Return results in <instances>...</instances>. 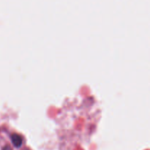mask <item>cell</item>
<instances>
[{"mask_svg":"<svg viewBox=\"0 0 150 150\" xmlns=\"http://www.w3.org/2000/svg\"><path fill=\"white\" fill-rule=\"evenodd\" d=\"M11 141L13 144L17 148L20 147L22 145V142H23L21 136H19L18 134H16V133H14V134L11 136Z\"/></svg>","mask_w":150,"mask_h":150,"instance_id":"6da1fadb","label":"cell"},{"mask_svg":"<svg viewBox=\"0 0 150 150\" xmlns=\"http://www.w3.org/2000/svg\"><path fill=\"white\" fill-rule=\"evenodd\" d=\"M4 150H11V149H10V146H5V147L4 148Z\"/></svg>","mask_w":150,"mask_h":150,"instance_id":"7a4b0ae2","label":"cell"}]
</instances>
